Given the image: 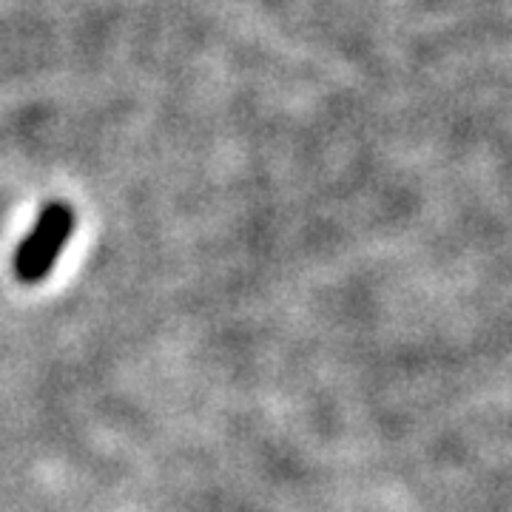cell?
<instances>
[{
    "label": "cell",
    "mask_w": 512,
    "mask_h": 512,
    "mask_svg": "<svg viewBox=\"0 0 512 512\" xmlns=\"http://www.w3.org/2000/svg\"><path fill=\"white\" fill-rule=\"evenodd\" d=\"M74 222V211L66 202H52L40 211L37 225L15 254V276L23 285H37L52 274L57 256L72 239Z\"/></svg>",
    "instance_id": "cell-1"
}]
</instances>
